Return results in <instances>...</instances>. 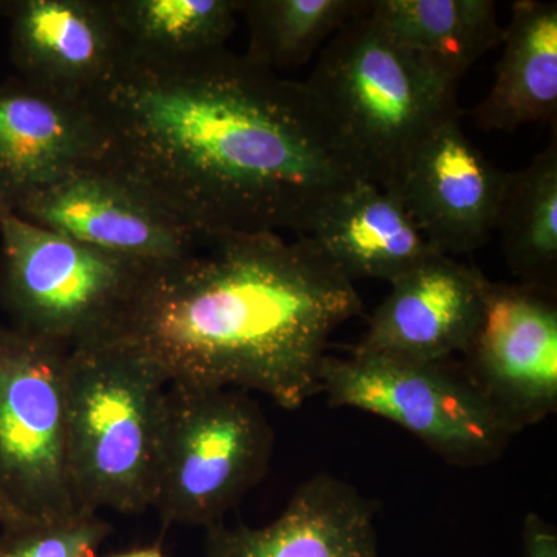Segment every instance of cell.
Returning a JSON list of instances; mask_svg holds the SVG:
<instances>
[{"label":"cell","mask_w":557,"mask_h":557,"mask_svg":"<svg viewBox=\"0 0 557 557\" xmlns=\"http://www.w3.org/2000/svg\"><path fill=\"white\" fill-rule=\"evenodd\" d=\"M100 166L201 242L292 231L368 180L304 81L226 49L168 65L123 64L86 98Z\"/></svg>","instance_id":"obj_1"},{"label":"cell","mask_w":557,"mask_h":557,"mask_svg":"<svg viewBox=\"0 0 557 557\" xmlns=\"http://www.w3.org/2000/svg\"><path fill=\"white\" fill-rule=\"evenodd\" d=\"M487 284L482 271L434 252L391 282L355 351L413 362L465 354L482 319Z\"/></svg>","instance_id":"obj_12"},{"label":"cell","mask_w":557,"mask_h":557,"mask_svg":"<svg viewBox=\"0 0 557 557\" xmlns=\"http://www.w3.org/2000/svg\"><path fill=\"white\" fill-rule=\"evenodd\" d=\"M110 533V523L87 509L67 518L28 520L2 528L0 557H98Z\"/></svg>","instance_id":"obj_22"},{"label":"cell","mask_w":557,"mask_h":557,"mask_svg":"<svg viewBox=\"0 0 557 557\" xmlns=\"http://www.w3.org/2000/svg\"><path fill=\"white\" fill-rule=\"evenodd\" d=\"M10 0H0V17H5Z\"/></svg>","instance_id":"obj_26"},{"label":"cell","mask_w":557,"mask_h":557,"mask_svg":"<svg viewBox=\"0 0 557 557\" xmlns=\"http://www.w3.org/2000/svg\"><path fill=\"white\" fill-rule=\"evenodd\" d=\"M523 555L525 557H557V531L536 512L523 519Z\"/></svg>","instance_id":"obj_23"},{"label":"cell","mask_w":557,"mask_h":557,"mask_svg":"<svg viewBox=\"0 0 557 557\" xmlns=\"http://www.w3.org/2000/svg\"><path fill=\"white\" fill-rule=\"evenodd\" d=\"M496 5L493 0H370L369 16L458 84L504 38Z\"/></svg>","instance_id":"obj_18"},{"label":"cell","mask_w":557,"mask_h":557,"mask_svg":"<svg viewBox=\"0 0 557 557\" xmlns=\"http://www.w3.org/2000/svg\"><path fill=\"white\" fill-rule=\"evenodd\" d=\"M207 244L146 270L98 343L146 359L168 384L255 391L302 408L321 392L330 336L361 313L354 282L309 237Z\"/></svg>","instance_id":"obj_2"},{"label":"cell","mask_w":557,"mask_h":557,"mask_svg":"<svg viewBox=\"0 0 557 557\" xmlns=\"http://www.w3.org/2000/svg\"><path fill=\"white\" fill-rule=\"evenodd\" d=\"M145 271L0 209V306L27 335L67 350L98 343Z\"/></svg>","instance_id":"obj_6"},{"label":"cell","mask_w":557,"mask_h":557,"mask_svg":"<svg viewBox=\"0 0 557 557\" xmlns=\"http://www.w3.org/2000/svg\"><path fill=\"white\" fill-rule=\"evenodd\" d=\"M362 175L397 188L410 157L458 115L457 86L369 16L348 22L304 81Z\"/></svg>","instance_id":"obj_3"},{"label":"cell","mask_w":557,"mask_h":557,"mask_svg":"<svg viewBox=\"0 0 557 557\" xmlns=\"http://www.w3.org/2000/svg\"><path fill=\"white\" fill-rule=\"evenodd\" d=\"M11 212L143 270L186 258L201 242L100 164L70 172L22 199Z\"/></svg>","instance_id":"obj_9"},{"label":"cell","mask_w":557,"mask_h":557,"mask_svg":"<svg viewBox=\"0 0 557 557\" xmlns=\"http://www.w3.org/2000/svg\"><path fill=\"white\" fill-rule=\"evenodd\" d=\"M472 383L519 429L557 408V309L549 293L493 284L465 351Z\"/></svg>","instance_id":"obj_10"},{"label":"cell","mask_w":557,"mask_h":557,"mask_svg":"<svg viewBox=\"0 0 557 557\" xmlns=\"http://www.w3.org/2000/svg\"><path fill=\"white\" fill-rule=\"evenodd\" d=\"M369 7L370 0H242L244 57L271 72L299 67Z\"/></svg>","instance_id":"obj_21"},{"label":"cell","mask_w":557,"mask_h":557,"mask_svg":"<svg viewBox=\"0 0 557 557\" xmlns=\"http://www.w3.org/2000/svg\"><path fill=\"white\" fill-rule=\"evenodd\" d=\"M304 237L313 240L351 282L379 278L391 284L438 252L398 197L369 180H358L330 197Z\"/></svg>","instance_id":"obj_16"},{"label":"cell","mask_w":557,"mask_h":557,"mask_svg":"<svg viewBox=\"0 0 557 557\" xmlns=\"http://www.w3.org/2000/svg\"><path fill=\"white\" fill-rule=\"evenodd\" d=\"M101 135L86 100L58 97L17 76L0 83V209L70 172L100 163Z\"/></svg>","instance_id":"obj_14"},{"label":"cell","mask_w":557,"mask_h":557,"mask_svg":"<svg viewBox=\"0 0 557 557\" xmlns=\"http://www.w3.org/2000/svg\"><path fill=\"white\" fill-rule=\"evenodd\" d=\"M69 351L0 324V494L30 519L81 511L69 474Z\"/></svg>","instance_id":"obj_8"},{"label":"cell","mask_w":557,"mask_h":557,"mask_svg":"<svg viewBox=\"0 0 557 557\" xmlns=\"http://www.w3.org/2000/svg\"><path fill=\"white\" fill-rule=\"evenodd\" d=\"M507 172L497 170L460 126L458 115L423 139L395 194L442 255H469L494 233Z\"/></svg>","instance_id":"obj_11"},{"label":"cell","mask_w":557,"mask_h":557,"mask_svg":"<svg viewBox=\"0 0 557 557\" xmlns=\"http://www.w3.org/2000/svg\"><path fill=\"white\" fill-rule=\"evenodd\" d=\"M321 392L329 405L373 413L416 435L457 467H482L507 449L520 429L483 394L442 362L355 351L324 359Z\"/></svg>","instance_id":"obj_7"},{"label":"cell","mask_w":557,"mask_h":557,"mask_svg":"<svg viewBox=\"0 0 557 557\" xmlns=\"http://www.w3.org/2000/svg\"><path fill=\"white\" fill-rule=\"evenodd\" d=\"M494 233L522 285L552 295L557 273L556 132L528 166L505 175Z\"/></svg>","instance_id":"obj_20"},{"label":"cell","mask_w":557,"mask_h":557,"mask_svg":"<svg viewBox=\"0 0 557 557\" xmlns=\"http://www.w3.org/2000/svg\"><path fill=\"white\" fill-rule=\"evenodd\" d=\"M242 0H110L124 64L168 65L226 49Z\"/></svg>","instance_id":"obj_19"},{"label":"cell","mask_w":557,"mask_h":557,"mask_svg":"<svg viewBox=\"0 0 557 557\" xmlns=\"http://www.w3.org/2000/svg\"><path fill=\"white\" fill-rule=\"evenodd\" d=\"M504 51L486 97L472 109L485 131L511 132L525 124H556L557 3L518 0L504 28Z\"/></svg>","instance_id":"obj_17"},{"label":"cell","mask_w":557,"mask_h":557,"mask_svg":"<svg viewBox=\"0 0 557 557\" xmlns=\"http://www.w3.org/2000/svg\"><path fill=\"white\" fill-rule=\"evenodd\" d=\"M205 557H379L375 507L350 483L318 474L267 525L207 528Z\"/></svg>","instance_id":"obj_15"},{"label":"cell","mask_w":557,"mask_h":557,"mask_svg":"<svg viewBox=\"0 0 557 557\" xmlns=\"http://www.w3.org/2000/svg\"><path fill=\"white\" fill-rule=\"evenodd\" d=\"M28 520L35 519L22 515L20 509L14 508L13 505L0 494V527L20 525V523L28 522Z\"/></svg>","instance_id":"obj_24"},{"label":"cell","mask_w":557,"mask_h":557,"mask_svg":"<svg viewBox=\"0 0 557 557\" xmlns=\"http://www.w3.org/2000/svg\"><path fill=\"white\" fill-rule=\"evenodd\" d=\"M274 434L247 392L168 384L152 508L166 525L223 522L269 471Z\"/></svg>","instance_id":"obj_5"},{"label":"cell","mask_w":557,"mask_h":557,"mask_svg":"<svg viewBox=\"0 0 557 557\" xmlns=\"http://www.w3.org/2000/svg\"><path fill=\"white\" fill-rule=\"evenodd\" d=\"M109 557H166L161 552L160 545H150V547L135 548L131 552L119 553Z\"/></svg>","instance_id":"obj_25"},{"label":"cell","mask_w":557,"mask_h":557,"mask_svg":"<svg viewBox=\"0 0 557 557\" xmlns=\"http://www.w3.org/2000/svg\"><path fill=\"white\" fill-rule=\"evenodd\" d=\"M168 383L127 348L94 343L67 361L69 474L76 507L152 508Z\"/></svg>","instance_id":"obj_4"},{"label":"cell","mask_w":557,"mask_h":557,"mask_svg":"<svg viewBox=\"0 0 557 557\" xmlns=\"http://www.w3.org/2000/svg\"><path fill=\"white\" fill-rule=\"evenodd\" d=\"M10 60L17 78L86 100L124 64L110 0H10Z\"/></svg>","instance_id":"obj_13"}]
</instances>
